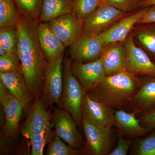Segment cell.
<instances>
[{
    "label": "cell",
    "mask_w": 155,
    "mask_h": 155,
    "mask_svg": "<svg viewBox=\"0 0 155 155\" xmlns=\"http://www.w3.org/2000/svg\"><path fill=\"white\" fill-rule=\"evenodd\" d=\"M37 26L20 16L17 28V55L21 70L31 94L38 97L42 90L45 73L49 63L39 43Z\"/></svg>",
    "instance_id": "obj_1"
},
{
    "label": "cell",
    "mask_w": 155,
    "mask_h": 155,
    "mask_svg": "<svg viewBox=\"0 0 155 155\" xmlns=\"http://www.w3.org/2000/svg\"><path fill=\"white\" fill-rule=\"evenodd\" d=\"M142 76L126 69L107 75L95 87L87 93L92 99L104 103L114 110L126 107L141 86Z\"/></svg>",
    "instance_id": "obj_2"
},
{
    "label": "cell",
    "mask_w": 155,
    "mask_h": 155,
    "mask_svg": "<svg viewBox=\"0 0 155 155\" xmlns=\"http://www.w3.org/2000/svg\"><path fill=\"white\" fill-rule=\"evenodd\" d=\"M71 61V59H64L63 90L59 107L68 111L79 126L81 124V111L86 93L72 72Z\"/></svg>",
    "instance_id": "obj_3"
},
{
    "label": "cell",
    "mask_w": 155,
    "mask_h": 155,
    "mask_svg": "<svg viewBox=\"0 0 155 155\" xmlns=\"http://www.w3.org/2000/svg\"><path fill=\"white\" fill-rule=\"evenodd\" d=\"M64 54L49 63L45 73L42 100L46 107L55 104L58 107L63 86Z\"/></svg>",
    "instance_id": "obj_4"
},
{
    "label": "cell",
    "mask_w": 155,
    "mask_h": 155,
    "mask_svg": "<svg viewBox=\"0 0 155 155\" xmlns=\"http://www.w3.org/2000/svg\"><path fill=\"white\" fill-rule=\"evenodd\" d=\"M86 138L84 151L93 155H109L113 144L112 129H108L81 119Z\"/></svg>",
    "instance_id": "obj_5"
},
{
    "label": "cell",
    "mask_w": 155,
    "mask_h": 155,
    "mask_svg": "<svg viewBox=\"0 0 155 155\" xmlns=\"http://www.w3.org/2000/svg\"><path fill=\"white\" fill-rule=\"evenodd\" d=\"M129 14L104 1L92 14L83 20V33L94 34L101 33Z\"/></svg>",
    "instance_id": "obj_6"
},
{
    "label": "cell",
    "mask_w": 155,
    "mask_h": 155,
    "mask_svg": "<svg viewBox=\"0 0 155 155\" xmlns=\"http://www.w3.org/2000/svg\"><path fill=\"white\" fill-rule=\"evenodd\" d=\"M51 119L56 134L70 146L79 150L82 138L78 125L71 114L62 108H57L53 111Z\"/></svg>",
    "instance_id": "obj_7"
},
{
    "label": "cell",
    "mask_w": 155,
    "mask_h": 155,
    "mask_svg": "<svg viewBox=\"0 0 155 155\" xmlns=\"http://www.w3.org/2000/svg\"><path fill=\"white\" fill-rule=\"evenodd\" d=\"M104 44L98 34L83 33L69 47L72 61L87 63L99 59Z\"/></svg>",
    "instance_id": "obj_8"
},
{
    "label": "cell",
    "mask_w": 155,
    "mask_h": 155,
    "mask_svg": "<svg viewBox=\"0 0 155 155\" xmlns=\"http://www.w3.org/2000/svg\"><path fill=\"white\" fill-rule=\"evenodd\" d=\"M48 23L66 47L73 44L84 32L83 20L73 12L57 17Z\"/></svg>",
    "instance_id": "obj_9"
},
{
    "label": "cell",
    "mask_w": 155,
    "mask_h": 155,
    "mask_svg": "<svg viewBox=\"0 0 155 155\" xmlns=\"http://www.w3.org/2000/svg\"><path fill=\"white\" fill-rule=\"evenodd\" d=\"M125 44L127 54L125 69L141 76H155L154 62L144 50L136 45L133 35L127 36Z\"/></svg>",
    "instance_id": "obj_10"
},
{
    "label": "cell",
    "mask_w": 155,
    "mask_h": 155,
    "mask_svg": "<svg viewBox=\"0 0 155 155\" xmlns=\"http://www.w3.org/2000/svg\"><path fill=\"white\" fill-rule=\"evenodd\" d=\"M114 108L92 99L86 93L84 100L81 119L101 127L112 129L115 126Z\"/></svg>",
    "instance_id": "obj_11"
},
{
    "label": "cell",
    "mask_w": 155,
    "mask_h": 155,
    "mask_svg": "<svg viewBox=\"0 0 155 155\" xmlns=\"http://www.w3.org/2000/svg\"><path fill=\"white\" fill-rule=\"evenodd\" d=\"M51 119L41 99L37 98L31 108L21 133L29 139L32 136L52 130Z\"/></svg>",
    "instance_id": "obj_12"
},
{
    "label": "cell",
    "mask_w": 155,
    "mask_h": 155,
    "mask_svg": "<svg viewBox=\"0 0 155 155\" xmlns=\"http://www.w3.org/2000/svg\"><path fill=\"white\" fill-rule=\"evenodd\" d=\"M71 69L84 90L87 93L106 77L101 59L87 63L72 61Z\"/></svg>",
    "instance_id": "obj_13"
},
{
    "label": "cell",
    "mask_w": 155,
    "mask_h": 155,
    "mask_svg": "<svg viewBox=\"0 0 155 155\" xmlns=\"http://www.w3.org/2000/svg\"><path fill=\"white\" fill-rule=\"evenodd\" d=\"M0 103L5 114V131L6 134L12 137L18 130L23 114L21 103L13 96L0 81Z\"/></svg>",
    "instance_id": "obj_14"
},
{
    "label": "cell",
    "mask_w": 155,
    "mask_h": 155,
    "mask_svg": "<svg viewBox=\"0 0 155 155\" xmlns=\"http://www.w3.org/2000/svg\"><path fill=\"white\" fill-rule=\"evenodd\" d=\"M147 7L143 8L134 13L127 14L110 27L98 34L104 45L116 42H125L134 25L137 24L145 14Z\"/></svg>",
    "instance_id": "obj_15"
},
{
    "label": "cell",
    "mask_w": 155,
    "mask_h": 155,
    "mask_svg": "<svg viewBox=\"0 0 155 155\" xmlns=\"http://www.w3.org/2000/svg\"><path fill=\"white\" fill-rule=\"evenodd\" d=\"M0 80L9 92L21 103L24 112L26 114L29 112L32 95L28 90L22 72L16 71L0 73Z\"/></svg>",
    "instance_id": "obj_16"
},
{
    "label": "cell",
    "mask_w": 155,
    "mask_h": 155,
    "mask_svg": "<svg viewBox=\"0 0 155 155\" xmlns=\"http://www.w3.org/2000/svg\"><path fill=\"white\" fill-rule=\"evenodd\" d=\"M129 112L144 114L155 108V76H142L140 88L126 107Z\"/></svg>",
    "instance_id": "obj_17"
},
{
    "label": "cell",
    "mask_w": 155,
    "mask_h": 155,
    "mask_svg": "<svg viewBox=\"0 0 155 155\" xmlns=\"http://www.w3.org/2000/svg\"><path fill=\"white\" fill-rule=\"evenodd\" d=\"M127 55L125 42L111 43L105 45L100 58L106 76L125 69Z\"/></svg>",
    "instance_id": "obj_18"
},
{
    "label": "cell",
    "mask_w": 155,
    "mask_h": 155,
    "mask_svg": "<svg viewBox=\"0 0 155 155\" xmlns=\"http://www.w3.org/2000/svg\"><path fill=\"white\" fill-rule=\"evenodd\" d=\"M39 44L49 63L64 54L66 47L53 32L48 22H40L37 26Z\"/></svg>",
    "instance_id": "obj_19"
},
{
    "label": "cell",
    "mask_w": 155,
    "mask_h": 155,
    "mask_svg": "<svg viewBox=\"0 0 155 155\" xmlns=\"http://www.w3.org/2000/svg\"><path fill=\"white\" fill-rule=\"evenodd\" d=\"M136 115L135 113L125 111L123 109L115 110V126L122 134L137 137L151 131L141 125L140 119L136 118Z\"/></svg>",
    "instance_id": "obj_20"
},
{
    "label": "cell",
    "mask_w": 155,
    "mask_h": 155,
    "mask_svg": "<svg viewBox=\"0 0 155 155\" xmlns=\"http://www.w3.org/2000/svg\"><path fill=\"white\" fill-rule=\"evenodd\" d=\"M72 12V0H43L40 22H48L57 17Z\"/></svg>",
    "instance_id": "obj_21"
},
{
    "label": "cell",
    "mask_w": 155,
    "mask_h": 155,
    "mask_svg": "<svg viewBox=\"0 0 155 155\" xmlns=\"http://www.w3.org/2000/svg\"><path fill=\"white\" fill-rule=\"evenodd\" d=\"M134 35L153 62H155V23L143 24Z\"/></svg>",
    "instance_id": "obj_22"
},
{
    "label": "cell",
    "mask_w": 155,
    "mask_h": 155,
    "mask_svg": "<svg viewBox=\"0 0 155 155\" xmlns=\"http://www.w3.org/2000/svg\"><path fill=\"white\" fill-rule=\"evenodd\" d=\"M20 16L38 25L43 0H14Z\"/></svg>",
    "instance_id": "obj_23"
},
{
    "label": "cell",
    "mask_w": 155,
    "mask_h": 155,
    "mask_svg": "<svg viewBox=\"0 0 155 155\" xmlns=\"http://www.w3.org/2000/svg\"><path fill=\"white\" fill-rule=\"evenodd\" d=\"M20 18L14 0H0V27H17Z\"/></svg>",
    "instance_id": "obj_24"
},
{
    "label": "cell",
    "mask_w": 155,
    "mask_h": 155,
    "mask_svg": "<svg viewBox=\"0 0 155 155\" xmlns=\"http://www.w3.org/2000/svg\"><path fill=\"white\" fill-rule=\"evenodd\" d=\"M18 35L17 27H0V45L7 53L17 54Z\"/></svg>",
    "instance_id": "obj_25"
},
{
    "label": "cell",
    "mask_w": 155,
    "mask_h": 155,
    "mask_svg": "<svg viewBox=\"0 0 155 155\" xmlns=\"http://www.w3.org/2000/svg\"><path fill=\"white\" fill-rule=\"evenodd\" d=\"M80 153L76 149L66 143L59 137L54 134L48 144L47 155H76Z\"/></svg>",
    "instance_id": "obj_26"
},
{
    "label": "cell",
    "mask_w": 155,
    "mask_h": 155,
    "mask_svg": "<svg viewBox=\"0 0 155 155\" xmlns=\"http://www.w3.org/2000/svg\"><path fill=\"white\" fill-rule=\"evenodd\" d=\"M73 12L78 18L84 20L104 2L103 0H72Z\"/></svg>",
    "instance_id": "obj_27"
},
{
    "label": "cell",
    "mask_w": 155,
    "mask_h": 155,
    "mask_svg": "<svg viewBox=\"0 0 155 155\" xmlns=\"http://www.w3.org/2000/svg\"><path fill=\"white\" fill-rule=\"evenodd\" d=\"M135 155H155V129L137 141L134 150Z\"/></svg>",
    "instance_id": "obj_28"
},
{
    "label": "cell",
    "mask_w": 155,
    "mask_h": 155,
    "mask_svg": "<svg viewBox=\"0 0 155 155\" xmlns=\"http://www.w3.org/2000/svg\"><path fill=\"white\" fill-rule=\"evenodd\" d=\"M54 134V131L51 130L30 137L29 139L31 145V155H43L45 147L49 142Z\"/></svg>",
    "instance_id": "obj_29"
},
{
    "label": "cell",
    "mask_w": 155,
    "mask_h": 155,
    "mask_svg": "<svg viewBox=\"0 0 155 155\" xmlns=\"http://www.w3.org/2000/svg\"><path fill=\"white\" fill-rule=\"evenodd\" d=\"M21 71V64L17 54L7 53L0 56V73Z\"/></svg>",
    "instance_id": "obj_30"
},
{
    "label": "cell",
    "mask_w": 155,
    "mask_h": 155,
    "mask_svg": "<svg viewBox=\"0 0 155 155\" xmlns=\"http://www.w3.org/2000/svg\"><path fill=\"white\" fill-rule=\"evenodd\" d=\"M111 6L128 13L138 7H140L141 0H103Z\"/></svg>",
    "instance_id": "obj_31"
},
{
    "label": "cell",
    "mask_w": 155,
    "mask_h": 155,
    "mask_svg": "<svg viewBox=\"0 0 155 155\" xmlns=\"http://www.w3.org/2000/svg\"><path fill=\"white\" fill-rule=\"evenodd\" d=\"M132 140L125 139L120 131H118L117 144L109 155H126L131 145Z\"/></svg>",
    "instance_id": "obj_32"
},
{
    "label": "cell",
    "mask_w": 155,
    "mask_h": 155,
    "mask_svg": "<svg viewBox=\"0 0 155 155\" xmlns=\"http://www.w3.org/2000/svg\"><path fill=\"white\" fill-rule=\"evenodd\" d=\"M140 120L145 128L150 130L155 129V108L142 114Z\"/></svg>",
    "instance_id": "obj_33"
},
{
    "label": "cell",
    "mask_w": 155,
    "mask_h": 155,
    "mask_svg": "<svg viewBox=\"0 0 155 155\" xmlns=\"http://www.w3.org/2000/svg\"><path fill=\"white\" fill-rule=\"evenodd\" d=\"M155 23V5L147 7L146 12L137 24Z\"/></svg>",
    "instance_id": "obj_34"
},
{
    "label": "cell",
    "mask_w": 155,
    "mask_h": 155,
    "mask_svg": "<svg viewBox=\"0 0 155 155\" xmlns=\"http://www.w3.org/2000/svg\"><path fill=\"white\" fill-rule=\"evenodd\" d=\"M155 5V0H141L140 3V7L147 8Z\"/></svg>",
    "instance_id": "obj_35"
},
{
    "label": "cell",
    "mask_w": 155,
    "mask_h": 155,
    "mask_svg": "<svg viewBox=\"0 0 155 155\" xmlns=\"http://www.w3.org/2000/svg\"><path fill=\"white\" fill-rule=\"evenodd\" d=\"M7 51L4 48L0 45V56H4L7 54Z\"/></svg>",
    "instance_id": "obj_36"
}]
</instances>
